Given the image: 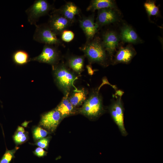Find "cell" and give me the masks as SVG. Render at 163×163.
<instances>
[{"label": "cell", "mask_w": 163, "mask_h": 163, "mask_svg": "<svg viewBox=\"0 0 163 163\" xmlns=\"http://www.w3.org/2000/svg\"><path fill=\"white\" fill-rule=\"evenodd\" d=\"M80 49L91 63H96L104 66L108 65L109 56L102 41L99 38H95L87 42Z\"/></svg>", "instance_id": "obj_1"}, {"label": "cell", "mask_w": 163, "mask_h": 163, "mask_svg": "<svg viewBox=\"0 0 163 163\" xmlns=\"http://www.w3.org/2000/svg\"><path fill=\"white\" fill-rule=\"evenodd\" d=\"M55 81L65 95L69 94L76 77L63 64L53 66Z\"/></svg>", "instance_id": "obj_2"}, {"label": "cell", "mask_w": 163, "mask_h": 163, "mask_svg": "<svg viewBox=\"0 0 163 163\" xmlns=\"http://www.w3.org/2000/svg\"><path fill=\"white\" fill-rule=\"evenodd\" d=\"M123 91H116L111 103L109 107L110 115L114 122L118 126L122 135L126 136L128 135L124 126V107L122 100Z\"/></svg>", "instance_id": "obj_3"}, {"label": "cell", "mask_w": 163, "mask_h": 163, "mask_svg": "<svg viewBox=\"0 0 163 163\" xmlns=\"http://www.w3.org/2000/svg\"><path fill=\"white\" fill-rule=\"evenodd\" d=\"M53 8L52 5L47 0L35 1L25 11L28 22L35 26L40 18L47 14Z\"/></svg>", "instance_id": "obj_4"}, {"label": "cell", "mask_w": 163, "mask_h": 163, "mask_svg": "<svg viewBox=\"0 0 163 163\" xmlns=\"http://www.w3.org/2000/svg\"><path fill=\"white\" fill-rule=\"evenodd\" d=\"M33 39L38 42L45 44L58 46L62 44L57 35L50 29L47 24H41L35 26Z\"/></svg>", "instance_id": "obj_5"}, {"label": "cell", "mask_w": 163, "mask_h": 163, "mask_svg": "<svg viewBox=\"0 0 163 163\" xmlns=\"http://www.w3.org/2000/svg\"><path fill=\"white\" fill-rule=\"evenodd\" d=\"M103 108L101 97L98 91H95L85 100L80 111L86 116L96 117L102 113Z\"/></svg>", "instance_id": "obj_6"}, {"label": "cell", "mask_w": 163, "mask_h": 163, "mask_svg": "<svg viewBox=\"0 0 163 163\" xmlns=\"http://www.w3.org/2000/svg\"><path fill=\"white\" fill-rule=\"evenodd\" d=\"M59 52L54 45L45 44L41 53L38 56L30 58V61H36L53 66L58 63Z\"/></svg>", "instance_id": "obj_7"}, {"label": "cell", "mask_w": 163, "mask_h": 163, "mask_svg": "<svg viewBox=\"0 0 163 163\" xmlns=\"http://www.w3.org/2000/svg\"><path fill=\"white\" fill-rule=\"evenodd\" d=\"M120 40L119 35L113 31H107L103 35L102 43L111 62Z\"/></svg>", "instance_id": "obj_8"}, {"label": "cell", "mask_w": 163, "mask_h": 163, "mask_svg": "<svg viewBox=\"0 0 163 163\" xmlns=\"http://www.w3.org/2000/svg\"><path fill=\"white\" fill-rule=\"evenodd\" d=\"M61 14L53 12L50 17L47 24L57 35H60L72 24Z\"/></svg>", "instance_id": "obj_9"}, {"label": "cell", "mask_w": 163, "mask_h": 163, "mask_svg": "<svg viewBox=\"0 0 163 163\" xmlns=\"http://www.w3.org/2000/svg\"><path fill=\"white\" fill-rule=\"evenodd\" d=\"M62 118L59 112L55 109L42 116L40 125L48 130L53 131L56 128Z\"/></svg>", "instance_id": "obj_10"}, {"label": "cell", "mask_w": 163, "mask_h": 163, "mask_svg": "<svg viewBox=\"0 0 163 163\" xmlns=\"http://www.w3.org/2000/svg\"><path fill=\"white\" fill-rule=\"evenodd\" d=\"M136 52L130 45L120 48L114 56L111 62L113 65L122 63L128 64L135 56Z\"/></svg>", "instance_id": "obj_11"}, {"label": "cell", "mask_w": 163, "mask_h": 163, "mask_svg": "<svg viewBox=\"0 0 163 163\" xmlns=\"http://www.w3.org/2000/svg\"><path fill=\"white\" fill-rule=\"evenodd\" d=\"M79 21L80 27L86 36L87 42L92 40L99 27L97 23L94 21V15L84 17Z\"/></svg>", "instance_id": "obj_12"}, {"label": "cell", "mask_w": 163, "mask_h": 163, "mask_svg": "<svg viewBox=\"0 0 163 163\" xmlns=\"http://www.w3.org/2000/svg\"><path fill=\"white\" fill-rule=\"evenodd\" d=\"M118 19L116 9L104 8L98 10L96 23L99 27L116 22Z\"/></svg>", "instance_id": "obj_13"}, {"label": "cell", "mask_w": 163, "mask_h": 163, "mask_svg": "<svg viewBox=\"0 0 163 163\" xmlns=\"http://www.w3.org/2000/svg\"><path fill=\"white\" fill-rule=\"evenodd\" d=\"M53 12L60 14L72 23L75 22V16L79 14L78 7L73 3L69 2L58 9H55Z\"/></svg>", "instance_id": "obj_14"}, {"label": "cell", "mask_w": 163, "mask_h": 163, "mask_svg": "<svg viewBox=\"0 0 163 163\" xmlns=\"http://www.w3.org/2000/svg\"><path fill=\"white\" fill-rule=\"evenodd\" d=\"M119 36L120 39L126 43L135 44L142 42L135 30L127 24L122 27Z\"/></svg>", "instance_id": "obj_15"}, {"label": "cell", "mask_w": 163, "mask_h": 163, "mask_svg": "<svg viewBox=\"0 0 163 163\" xmlns=\"http://www.w3.org/2000/svg\"><path fill=\"white\" fill-rule=\"evenodd\" d=\"M116 8L115 2L112 0H93L87 8V11H94L96 10L106 8Z\"/></svg>", "instance_id": "obj_16"}, {"label": "cell", "mask_w": 163, "mask_h": 163, "mask_svg": "<svg viewBox=\"0 0 163 163\" xmlns=\"http://www.w3.org/2000/svg\"><path fill=\"white\" fill-rule=\"evenodd\" d=\"M69 94L65 95L59 104L55 109L60 113L62 117H64L75 113V107L70 102Z\"/></svg>", "instance_id": "obj_17"}, {"label": "cell", "mask_w": 163, "mask_h": 163, "mask_svg": "<svg viewBox=\"0 0 163 163\" xmlns=\"http://www.w3.org/2000/svg\"><path fill=\"white\" fill-rule=\"evenodd\" d=\"M87 94V91L83 88L74 91L68 98L70 102L75 107L84 103Z\"/></svg>", "instance_id": "obj_18"}, {"label": "cell", "mask_w": 163, "mask_h": 163, "mask_svg": "<svg viewBox=\"0 0 163 163\" xmlns=\"http://www.w3.org/2000/svg\"><path fill=\"white\" fill-rule=\"evenodd\" d=\"M69 67L74 72L80 74L83 69L84 56H71L68 60Z\"/></svg>", "instance_id": "obj_19"}, {"label": "cell", "mask_w": 163, "mask_h": 163, "mask_svg": "<svg viewBox=\"0 0 163 163\" xmlns=\"http://www.w3.org/2000/svg\"><path fill=\"white\" fill-rule=\"evenodd\" d=\"M13 62L17 65H23L30 61L29 55L26 51L22 50H18L12 55Z\"/></svg>", "instance_id": "obj_20"}, {"label": "cell", "mask_w": 163, "mask_h": 163, "mask_svg": "<svg viewBox=\"0 0 163 163\" xmlns=\"http://www.w3.org/2000/svg\"><path fill=\"white\" fill-rule=\"evenodd\" d=\"M13 138L16 145L22 144L27 140L28 133L25 131L23 127L18 126Z\"/></svg>", "instance_id": "obj_21"}, {"label": "cell", "mask_w": 163, "mask_h": 163, "mask_svg": "<svg viewBox=\"0 0 163 163\" xmlns=\"http://www.w3.org/2000/svg\"><path fill=\"white\" fill-rule=\"evenodd\" d=\"M144 7L149 17L156 15L159 12V8L155 5L154 1H146L144 4Z\"/></svg>", "instance_id": "obj_22"}, {"label": "cell", "mask_w": 163, "mask_h": 163, "mask_svg": "<svg viewBox=\"0 0 163 163\" xmlns=\"http://www.w3.org/2000/svg\"><path fill=\"white\" fill-rule=\"evenodd\" d=\"M18 149L16 147L12 150H7L0 160V163H10L14 158L15 153Z\"/></svg>", "instance_id": "obj_23"}, {"label": "cell", "mask_w": 163, "mask_h": 163, "mask_svg": "<svg viewBox=\"0 0 163 163\" xmlns=\"http://www.w3.org/2000/svg\"><path fill=\"white\" fill-rule=\"evenodd\" d=\"M33 134L34 139L38 140L45 137L47 135L48 132L41 127H37L33 129Z\"/></svg>", "instance_id": "obj_24"}, {"label": "cell", "mask_w": 163, "mask_h": 163, "mask_svg": "<svg viewBox=\"0 0 163 163\" xmlns=\"http://www.w3.org/2000/svg\"><path fill=\"white\" fill-rule=\"evenodd\" d=\"M62 40L66 42H69L72 40L74 38L75 34L72 31L65 30L60 34Z\"/></svg>", "instance_id": "obj_25"}, {"label": "cell", "mask_w": 163, "mask_h": 163, "mask_svg": "<svg viewBox=\"0 0 163 163\" xmlns=\"http://www.w3.org/2000/svg\"><path fill=\"white\" fill-rule=\"evenodd\" d=\"M49 142V140L47 138H44L39 140L35 145L42 148L46 149L48 145Z\"/></svg>", "instance_id": "obj_26"}, {"label": "cell", "mask_w": 163, "mask_h": 163, "mask_svg": "<svg viewBox=\"0 0 163 163\" xmlns=\"http://www.w3.org/2000/svg\"><path fill=\"white\" fill-rule=\"evenodd\" d=\"M33 153L34 155L39 158L46 156L47 153L43 148L40 147L36 148L33 152Z\"/></svg>", "instance_id": "obj_27"}, {"label": "cell", "mask_w": 163, "mask_h": 163, "mask_svg": "<svg viewBox=\"0 0 163 163\" xmlns=\"http://www.w3.org/2000/svg\"><path fill=\"white\" fill-rule=\"evenodd\" d=\"M0 78H1V77H0Z\"/></svg>", "instance_id": "obj_28"}]
</instances>
